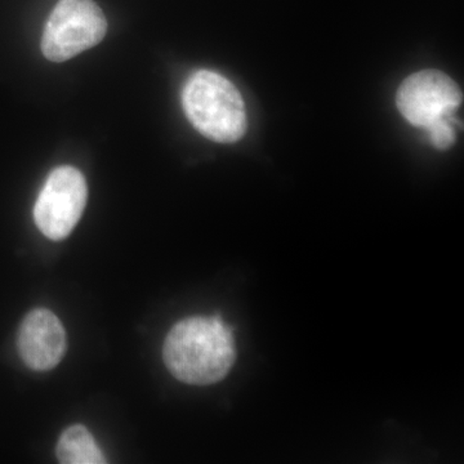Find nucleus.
<instances>
[{
  "label": "nucleus",
  "mask_w": 464,
  "mask_h": 464,
  "mask_svg": "<svg viewBox=\"0 0 464 464\" xmlns=\"http://www.w3.org/2000/svg\"><path fill=\"white\" fill-rule=\"evenodd\" d=\"M237 357L234 335L221 316L183 319L168 333L163 359L174 378L192 386L224 380Z\"/></svg>",
  "instance_id": "nucleus-1"
},
{
  "label": "nucleus",
  "mask_w": 464,
  "mask_h": 464,
  "mask_svg": "<svg viewBox=\"0 0 464 464\" xmlns=\"http://www.w3.org/2000/svg\"><path fill=\"white\" fill-rule=\"evenodd\" d=\"M183 111L198 132L218 143H234L246 130V112L240 92L225 76L200 70L182 91Z\"/></svg>",
  "instance_id": "nucleus-2"
},
{
  "label": "nucleus",
  "mask_w": 464,
  "mask_h": 464,
  "mask_svg": "<svg viewBox=\"0 0 464 464\" xmlns=\"http://www.w3.org/2000/svg\"><path fill=\"white\" fill-rule=\"evenodd\" d=\"M108 21L94 0H58L42 36V52L52 63H65L105 38Z\"/></svg>",
  "instance_id": "nucleus-3"
},
{
  "label": "nucleus",
  "mask_w": 464,
  "mask_h": 464,
  "mask_svg": "<svg viewBox=\"0 0 464 464\" xmlns=\"http://www.w3.org/2000/svg\"><path fill=\"white\" fill-rule=\"evenodd\" d=\"M88 188L74 167L52 170L34 206V221L48 239H65L74 230L87 206Z\"/></svg>",
  "instance_id": "nucleus-4"
},
{
  "label": "nucleus",
  "mask_w": 464,
  "mask_h": 464,
  "mask_svg": "<svg viewBox=\"0 0 464 464\" xmlns=\"http://www.w3.org/2000/svg\"><path fill=\"white\" fill-rule=\"evenodd\" d=\"M462 92L439 70H423L406 78L398 91L399 111L414 127L427 130L453 116L462 103Z\"/></svg>",
  "instance_id": "nucleus-5"
},
{
  "label": "nucleus",
  "mask_w": 464,
  "mask_h": 464,
  "mask_svg": "<svg viewBox=\"0 0 464 464\" xmlns=\"http://www.w3.org/2000/svg\"><path fill=\"white\" fill-rule=\"evenodd\" d=\"M21 359L33 371H51L66 353V332L50 310L36 308L27 314L17 338Z\"/></svg>",
  "instance_id": "nucleus-6"
},
{
  "label": "nucleus",
  "mask_w": 464,
  "mask_h": 464,
  "mask_svg": "<svg viewBox=\"0 0 464 464\" xmlns=\"http://www.w3.org/2000/svg\"><path fill=\"white\" fill-rule=\"evenodd\" d=\"M58 462L63 464H103L108 462L91 432L81 424L69 427L57 442Z\"/></svg>",
  "instance_id": "nucleus-7"
},
{
  "label": "nucleus",
  "mask_w": 464,
  "mask_h": 464,
  "mask_svg": "<svg viewBox=\"0 0 464 464\" xmlns=\"http://www.w3.org/2000/svg\"><path fill=\"white\" fill-rule=\"evenodd\" d=\"M430 134L432 145L439 150H447L456 142V130H454L453 121H440L433 127L427 130Z\"/></svg>",
  "instance_id": "nucleus-8"
}]
</instances>
